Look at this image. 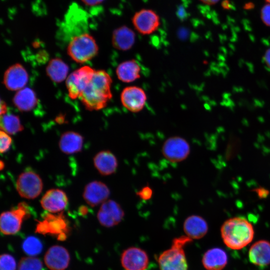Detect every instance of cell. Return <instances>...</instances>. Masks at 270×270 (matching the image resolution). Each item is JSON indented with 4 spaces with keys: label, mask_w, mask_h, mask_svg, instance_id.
Wrapping results in <instances>:
<instances>
[{
    "label": "cell",
    "mask_w": 270,
    "mask_h": 270,
    "mask_svg": "<svg viewBox=\"0 0 270 270\" xmlns=\"http://www.w3.org/2000/svg\"><path fill=\"white\" fill-rule=\"evenodd\" d=\"M43 183L40 176L32 170L21 173L16 182V190L22 198L32 200L37 198L41 193Z\"/></svg>",
    "instance_id": "6"
},
{
    "label": "cell",
    "mask_w": 270,
    "mask_h": 270,
    "mask_svg": "<svg viewBox=\"0 0 270 270\" xmlns=\"http://www.w3.org/2000/svg\"><path fill=\"white\" fill-rule=\"evenodd\" d=\"M112 80L104 70H94L92 78L79 98L85 108L90 110L104 108L112 98Z\"/></svg>",
    "instance_id": "1"
},
{
    "label": "cell",
    "mask_w": 270,
    "mask_h": 270,
    "mask_svg": "<svg viewBox=\"0 0 270 270\" xmlns=\"http://www.w3.org/2000/svg\"><path fill=\"white\" fill-rule=\"evenodd\" d=\"M7 106L4 102L1 100L0 102V115H4L7 113Z\"/></svg>",
    "instance_id": "37"
},
{
    "label": "cell",
    "mask_w": 270,
    "mask_h": 270,
    "mask_svg": "<svg viewBox=\"0 0 270 270\" xmlns=\"http://www.w3.org/2000/svg\"><path fill=\"white\" fill-rule=\"evenodd\" d=\"M140 199L144 200H148L150 199L153 194V190L149 186H145L136 193Z\"/></svg>",
    "instance_id": "32"
},
{
    "label": "cell",
    "mask_w": 270,
    "mask_h": 270,
    "mask_svg": "<svg viewBox=\"0 0 270 270\" xmlns=\"http://www.w3.org/2000/svg\"><path fill=\"white\" fill-rule=\"evenodd\" d=\"M260 18L266 26H270V4H266L262 8Z\"/></svg>",
    "instance_id": "33"
},
{
    "label": "cell",
    "mask_w": 270,
    "mask_h": 270,
    "mask_svg": "<svg viewBox=\"0 0 270 270\" xmlns=\"http://www.w3.org/2000/svg\"><path fill=\"white\" fill-rule=\"evenodd\" d=\"M29 215L28 206L24 202L19 203L17 208L2 212L0 217V228L2 234L12 235L20 229L24 218Z\"/></svg>",
    "instance_id": "5"
},
{
    "label": "cell",
    "mask_w": 270,
    "mask_h": 270,
    "mask_svg": "<svg viewBox=\"0 0 270 270\" xmlns=\"http://www.w3.org/2000/svg\"><path fill=\"white\" fill-rule=\"evenodd\" d=\"M42 248L40 240L34 236L26 238L22 244L24 252L30 256H34L40 254L42 250Z\"/></svg>",
    "instance_id": "28"
},
{
    "label": "cell",
    "mask_w": 270,
    "mask_h": 270,
    "mask_svg": "<svg viewBox=\"0 0 270 270\" xmlns=\"http://www.w3.org/2000/svg\"><path fill=\"white\" fill-rule=\"evenodd\" d=\"M4 162L1 160L0 162V170H2L4 168Z\"/></svg>",
    "instance_id": "40"
},
{
    "label": "cell",
    "mask_w": 270,
    "mask_h": 270,
    "mask_svg": "<svg viewBox=\"0 0 270 270\" xmlns=\"http://www.w3.org/2000/svg\"><path fill=\"white\" fill-rule=\"evenodd\" d=\"M12 101L16 107L20 111L28 112L36 106L37 98L32 89L25 87L17 91Z\"/></svg>",
    "instance_id": "25"
},
{
    "label": "cell",
    "mask_w": 270,
    "mask_h": 270,
    "mask_svg": "<svg viewBox=\"0 0 270 270\" xmlns=\"http://www.w3.org/2000/svg\"><path fill=\"white\" fill-rule=\"evenodd\" d=\"M146 99L147 96L144 90L136 86L126 87L120 94L122 106L132 112L141 111L145 106Z\"/></svg>",
    "instance_id": "12"
},
{
    "label": "cell",
    "mask_w": 270,
    "mask_h": 270,
    "mask_svg": "<svg viewBox=\"0 0 270 270\" xmlns=\"http://www.w3.org/2000/svg\"><path fill=\"white\" fill-rule=\"evenodd\" d=\"M28 80V75L25 68L20 64H14L5 72L4 84L10 90L18 91L24 88Z\"/></svg>",
    "instance_id": "13"
},
{
    "label": "cell",
    "mask_w": 270,
    "mask_h": 270,
    "mask_svg": "<svg viewBox=\"0 0 270 270\" xmlns=\"http://www.w3.org/2000/svg\"><path fill=\"white\" fill-rule=\"evenodd\" d=\"M70 256L68 250L61 246H51L46 252L44 262L50 270H64L70 263Z\"/></svg>",
    "instance_id": "15"
},
{
    "label": "cell",
    "mask_w": 270,
    "mask_h": 270,
    "mask_svg": "<svg viewBox=\"0 0 270 270\" xmlns=\"http://www.w3.org/2000/svg\"><path fill=\"white\" fill-rule=\"evenodd\" d=\"M0 152L1 154H3L9 150L12 143V139L9 134L0 130Z\"/></svg>",
    "instance_id": "31"
},
{
    "label": "cell",
    "mask_w": 270,
    "mask_h": 270,
    "mask_svg": "<svg viewBox=\"0 0 270 270\" xmlns=\"http://www.w3.org/2000/svg\"><path fill=\"white\" fill-rule=\"evenodd\" d=\"M68 204L66 194L62 190L52 188L48 190L40 200V204L46 210L56 213L64 210Z\"/></svg>",
    "instance_id": "16"
},
{
    "label": "cell",
    "mask_w": 270,
    "mask_h": 270,
    "mask_svg": "<svg viewBox=\"0 0 270 270\" xmlns=\"http://www.w3.org/2000/svg\"><path fill=\"white\" fill-rule=\"evenodd\" d=\"M42 264L41 260L34 256L24 257L21 258L18 270H42Z\"/></svg>",
    "instance_id": "29"
},
{
    "label": "cell",
    "mask_w": 270,
    "mask_h": 270,
    "mask_svg": "<svg viewBox=\"0 0 270 270\" xmlns=\"http://www.w3.org/2000/svg\"><path fill=\"white\" fill-rule=\"evenodd\" d=\"M265 0L270 4V0Z\"/></svg>",
    "instance_id": "41"
},
{
    "label": "cell",
    "mask_w": 270,
    "mask_h": 270,
    "mask_svg": "<svg viewBox=\"0 0 270 270\" xmlns=\"http://www.w3.org/2000/svg\"><path fill=\"white\" fill-rule=\"evenodd\" d=\"M132 23L139 33L144 35L150 34L159 27L160 17L153 10L142 9L134 14Z\"/></svg>",
    "instance_id": "10"
},
{
    "label": "cell",
    "mask_w": 270,
    "mask_h": 270,
    "mask_svg": "<svg viewBox=\"0 0 270 270\" xmlns=\"http://www.w3.org/2000/svg\"><path fill=\"white\" fill-rule=\"evenodd\" d=\"M94 164L100 174L109 176L114 174L118 166V161L115 155L108 150H102L94 158Z\"/></svg>",
    "instance_id": "18"
},
{
    "label": "cell",
    "mask_w": 270,
    "mask_h": 270,
    "mask_svg": "<svg viewBox=\"0 0 270 270\" xmlns=\"http://www.w3.org/2000/svg\"><path fill=\"white\" fill-rule=\"evenodd\" d=\"M140 68L138 62L131 60L121 62L116 68L119 80L123 82H131L140 78Z\"/></svg>",
    "instance_id": "23"
},
{
    "label": "cell",
    "mask_w": 270,
    "mask_h": 270,
    "mask_svg": "<svg viewBox=\"0 0 270 270\" xmlns=\"http://www.w3.org/2000/svg\"><path fill=\"white\" fill-rule=\"evenodd\" d=\"M68 66L61 59L54 58L48 63L46 72L48 76L55 82H61L67 78Z\"/></svg>",
    "instance_id": "26"
},
{
    "label": "cell",
    "mask_w": 270,
    "mask_h": 270,
    "mask_svg": "<svg viewBox=\"0 0 270 270\" xmlns=\"http://www.w3.org/2000/svg\"><path fill=\"white\" fill-rule=\"evenodd\" d=\"M110 196L108 187L104 183L98 180L88 183L83 192L84 199L91 206L102 204L108 200Z\"/></svg>",
    "instance_id": "14"
},
{
    "label": "cell",
    "mask_w": 270,
    "mask_h": 270,
    "mask_svg": "<svg viewBox=\"0 0 270 270\" xmlns=\"http://www.w3.org/2000/svg\"><path fill=\"white\" fill-rule=\"evenodd\" d=\"M88 208L87 207L82 206L80 208L79 212L80 214L84 215L87 214L88 211Z\"/></svg>",
    "instance_id": "39"
},
{
    "label": "cell",
    "mask_w": 270,
    "mask_h": 270,
    "mask_svg": "<svg viewBox=\"0 0 270 270\" xmlns=\"http://www.w3.org/2000/svg\"><path fill=\"white\" fill-rule=\"evenodd\" d=\"M188 142L179 136L167 138L163 143L162 152L163 156L171 162H180L185 160L190 154Z\"/></svg>",
    "instance_id": "7"
},
{
    "label": "cell",
    "mask_w": 270,
    "mask_h": 270,
    "mask_svg": "<svg viewBox=\"0 0 270 270\" xmlns=\"http://www.w3.org/2000/svg\"><path fill=\"white\" fill-rule=\"evenodd\" d=\"M248 258L252 263L258 266L270 264V242L260 240L254 243L250 248Z\"/></svg>",
    "instance_id": "20"
},
{
    "label": "cell",
    "mask_w": 270,
    "mask_h": 270,
    "mask_svg": "<svg viewBox=\"0 0 270 270\" xmlns=\"http://www.w3.org/2000/svg\"><path fill=\"white\" fill-rule=\"evenodd\" d=\"M202 2L209 5L214 4L219 2L220 0H200Z\"/></svg>",
    "instance_id": "38"
},
{
    "label": "cell",
    "mask_w": 270,
    "mask_h": 270,
    "mask_svg": "<svg viewBox=\"0 0 270 270\" xmlns=\"http://www.w3.org/2000/svg\"><path fill=\"white\" fill-rule=\"evenodd\" d=\"M228 259L224 250L214 248L206 252L202 258V264L207 270H222L226 265Z\"/></svg>",
    "instance_id": "19"
},
{
    "label": "cell",
    "mask_w": 270,
    "mask_h": 270,
    "mask_svg": "<svg viewBox=\"0 0 270 270\" xmlns=\"http://www.w3.org/2000/svg\"><path fill=\"white\" fill-rule=\"evenodd\" d=\"M0 126L2 130L9 134H14L24 129L19 117L12 114L1 116Z\"/></svg>",
    "instance_id": "27"
},
{
    "label": "cell",
    "mask_w": 270,
    "mask_h": 270,
    "mask_svg": "<svg viewBox=\"0 0 270 270\" xmlns=\"http://www.w3.org/2000/svg\"><path fill=\"white\" fill-rule=\"evenodd\" d=\"M220 234L224 244L228 248L238 250L251 242L254 232L253 226L248 220L236 216L223 223Z\"/></svg>",
    "instance_id": "2"
},
{
    "label": "cell",
    "mask_w": 270,
    "mask_h": 270,
    "mask_svg": "<svg viewBox=\"0 0 270 270\" xmlns=\"http://www.w3.org/2000/svg\"><path fill=\"white\" fill-rule=\"evenodd\" d=\"M120 262L124 270H146L148 266L149 258L144 250L132 246L122 252Z\"/></svg>",
    "instance_id": "11"
},
{
    "label": "cell",
    "mask_w": 270,
    "mask_h": 270,
    "mask_svg": "<svg viewBox=\"0 0 270 270\" xmlns=\"http://www.w3.org/2000/svg\"><path fill=\"white\" fill-rule=\"evenodd\" d=\"M136 40L134 32L130 28L122 26L114 30L112 34L114 47L120 50H128L134 46Z\"/></svg>",
    "instance_id": "21"
},
{
    "label": "cell",
    "mask_w": 270,
    "mask_h": 270,
    "mask_svg": "<svg viewBox=\"0 0 270 270\" xmlns=\"http://www.w3.org/2000/svg\"><path fill=\"white\" fill-rule=\"evenodd\" d=\"M66 225L65 221L60 216H56L48 214L45 220L40 222L37 226L36 230L42 233H50L58 234V236H64V231L66 228Z\"/></svg>",
    "instance_id": "24"
},
{
    "label": "cell",
    "mask_w": 270,
    "mask_h": 270,
    "mask_svg": "<svg viewBox=\"0 0 270 270\" xmlns=\"http://www.w3.org/2000/svg\"><path fill=\"white\" fill-rule=\"evenodd\" d=\"M83 143L84 138L81 134L75 132L68 131L61 135L58 146L62 152L70 154L80 152Z\"/></svg>",
    "instance_id": "22"
},
{
    "label": "cell",
    "mask_w": 270,
    "mask_h": 270,
    "mask_svg": "<svg viewBox=\"0 0 270 270\" xmlns=\"http://www.w3.org/2000/svg\"><path fill=\"white\" fill-rule=\"evenodd\" d=\"M68 56L76 62L84 63L98 53V46L94 37L88 33L73 36L67 48Z\"/></svg>",
    "instance_id": "4"
},
{
    "label": "cell",
    "mask_w": 270,
    "mask_h": 270,
    "mask_svg": "<svg viewBox=\"0 0 270 270\" xmlns=\"http://www.w3.org/2000/svg\"><path fill=\"white\" fill-rule=\"evenodd\" d=\"M94 72V69L86 66L79 68L68 76L66 84L68 96L71 98H79L90 81Z\"/></svg>",
    "instance_id": "8"
},
{
    "label": "cell",
    "mask_w": 270,
    "mask_h": 270,
    "mask_svg": "<svg viewBox=\"0 0 270 270\" xmlns=\"http://www.w3.org/2000/svg\"><path fill=\"white\" fill-rule=\"evenodd\" d=\"M16 264L14 258L10 254H4L0 258V270H16Z\"/></svg>",
    "instance_id": "30"
},
{
    "label": "cell",
    "mask_w": 270,
    "mask_h": 270,
    "mask_svg": "<svg viewBox=\"0 0 270 270\" xmlns=\"http://www.w3.org/2000/svg\"><path fill=\"white\" fill-rule=\"evenodd\" d=\"M86 5L88 6H94L101 4L104 0H81Z\"/></svg>",
    "instance_id": "36"
},
{
    "label": "cell",
    "mask_w": 270,
    "mask_h": 270,
    "mask_svg": "<svg viewBox=\"0 0 270 270\" xmlns=\"http://www.w3.org/2000/svg\"><path fill=\"white\" fill-rule=\"evenodd\" d=\"M183 228L186 236L192 240L203 238L208 232L206 221L200 216L192 214L186 218Z\"/></svg>",
    "instance_id": "17"
},
{
    "label": "cell",
    "mask_w": 270,
    "mask_h": 270,
    "mask_svg": "<svg viewBox=\"0 0 270 270\" xmlns=\"http://www.w3.org/2000/svg\"><path fill=\"white\" fill-rule=\"evenodd\" d=\"M263 58L266 66L270 69V48L265 52Z\"/></svg>",
    "instance_id": "35"
},
{
    "label": "cell",
    "mask_w": 270,
    "mask_h": 270,
    "mask_svg": "<svg viewBox=\"0 0 270 270\" xmlns=\"http://www.w3.org/2000/svg\"><path fill=\"white\" fill-rule=\"evenodd\" d=\"M254 191L260 198H266L269 194V191L262 187L256 188Z\"/></svg>",
    "instance_id": "34"
},
{
    "label": "cell",
    "mask_w": 270,
    "mask_h": 270,
    "mask_svg": "<svg viewBox=\"0 0 270 270\" xmlns=\"http://www.w3.org/2000/svg\"><path fill=\"white\" fill-rule=\"evenodd\" d=\"M124 212L120 205L112 200H108L101 204L97 214L100 224L110 228L120 224L123 220Z\"/></svg>",
    "instance_id": "9"
},
{
    "label": "cell",
    "mask_w": 270,
    "mask_h": 270,
    "mask_svg": "<svg viewBox=\"0 0 270 270\" xmlns=\"http://www.w3.org/2000/svg\"><path fill=\"white\" fill-rule=\"evenodd\" d=\"M186 236L174 238L170 248L158 256V262L160 270H188V264L184 250V246L192 242Z\"/></svg>",
    "instance_id": "3"
}]
</instances>
